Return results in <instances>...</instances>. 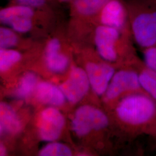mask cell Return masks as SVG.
<instances>
[{
  "mask_svg": "<svg viewBox=\"0 0 156 156\" xmlns=\"http://www.w3.org/2000/svg\"><path fill=\"white\" fill-rule=\"evenodd\" d=\"M136 93H146L140 83L138 72L135 68L122 69L115 73L112 78L104 93V100L112 102Z\"/></svg>",
  "mask_w": 156,
  "mask_h": 156,
  "instance_id": "obj_3",
  "label": "cell"
},
{
  "mask_svg": "<svg viewBox=\"0 0 156 156\" xmlns=\"http://www.w3.org/2000/svg\"><path fill=\"white\" fill-rule=\"evenodd\" d=\"M65 120L62 113L56 108H48L42 112L39 121L41 138L45 141L57 140L62 133Z\"/></svg>",
  "mask_w": 156,
  "mask_h": 156,
  "instance_id": "obj_9",
  "label": "cell"
},
{
  "mask_svg": "<svg viewBox=\"0 0 156 156\" xmlns=\"http://www.w3.org/2000/svg\"><path fill=\"white\" fill-rule=\"evenodd\" d=\"M0 155L1 156H4L6 154V149L4 146L2 145H1L0 147Z\"/></svg>",
  "mask_w": 156,
  "mask_h": 156,
  "instance_id": "obj_22",
  "label": "cell"
},
{
  "mask_svg": "<svg viewBox=\"0 0 156 156\" xmlns=\"http://www.w3.org/2000/svg\"><path fill=\"white\" fill-rule=\"evenodd\" d=\"M149 5L156 8V0H145Z\"/></svg>",
  "mask_w": 156,
  "mask_h": 156,
  "instance_id": "obj_23",
  "label": "cell"
},
{
  "mask_svg": "<svg viewBox=\"0 0 156 156\" xmlns=\"http://www.w3.org/2000/svg\"><path fill=\"white\" fill-rule=\"evenodd\" d=\"M17 37L11 30L4 27L0 28L1 49H10L16 45Z\"/></svg>",
  "mask_w": 156,
  "mask_h": 156,
  "instance_id": "obj_19",
  "label": "cell"
},
{
  "mask_svg": "<svg viewBox=\"0 0 156 156\" xmlns=\"http://www.w3.org/2000/svg\"><path fill=\"white\" fill-rule=\"evenodd\" d=\"M109 0H75L74 6L79 13L93 15L99 13Z\"/></svg>",
  "mask_w": 156,
  "mask_h": 156,
  "instance_id": "obj_15",
  "label": "cell"
},
{
  "mask_svg": "<svg viewBox=\"0 0 156 156\" xmlns=\"http://www.w3.org/2000/svg\"><path fill=\"white\" fill-rule=\"evenodd\" d=\"M135 66L143 89L156 101V73L146 67L143 60H139L135 63Z\"/></svg>",
  "mask_w": 156,
  "mask_h": 156,
  "instance_id": "obj_14",
  "label": "cell"
},
{
  "mask_svg": "<svg viewBox=\"0 0 156 156\" xmlns=\"http://www.w3.org/2000/svg\"><path fill=\"white\" fill-rule=\"evenodd\" d=\"M99 17L101 24L120 31H124L129 26L127 6L121 0H109L101 10Z\"/></svg>",
  "mask_w": 156,
  "mask_h": 156,
  "instance_id": "obj_8",
  "label": "cell"
},
{
  "mask_svg": "<svg viewBox=\"0 0 156 156\" xmlns=\"http://www.w3.org/2000/svg\"><path fill=\"white\" fill-rule=\"evenodd\" d=\"M22 127L20 120L11 106L4 102L0 104L1 134H15Z\"/></svg>",
  "mask_w": 156,
  "mask_h": 156,
  "instance_id": "obj_12",
  "label": "cell"
},
{
  "mask_svg": "<svg viewBox=\"0 0 156 156\" xmlns=\"http://www.w3.org/2000/svg\"><path fill=\"white\" fill-rule=\"evenodd\" d=\"M41 156H69L72 152L67 146L59 143H52L46 145L39 153Z\"/></svg>",
  "mask_w": 156,
  "mask_h": 156,
  "instance_id": "obj_18",
  "label": "cell"
},
{
  "mask_svg": "<svg viewBox=\"0 0 156 156\" xmlns=\"http://www.w3.org/2000/svg\"><path fill=\"white\" fill-rule=\"evenodd\" d=\"M60 48L59 41L53 39L48 44L45 51L46 65L50 71L56 73L64 71L68 64L67 56L60 53Z\"/></svg>",
  "mask_w": 156,
  "mask_h": 156,
  "instance_id": "obj_11",
  "label": "cell"
},
{
  "mask_svg": "<svg viewBox=\"0 0 156 156\" xmlns=\"http://www.w3.org/2000/svg\"><path fill=\"white\" fill-rule=\"evenodd\" d=\"M122 31L100 24L95 29V44L100 56L106 62H116Z\"/></svg>",
  "mask_w": 156,
  "mask_h": 156,
  "instance_id": "obj_5",
  "label": "cell"
},
{
  "mask_svg": "<svg viewBox=\"0 0 156 156\" xmlns=\"http://www.w3.org/2000/svg\"><path fill=\"white\" fill-rule=\"evenodd\" d=\"M117 120L135 135L156 137V101L144 93L128 95L117 103Z\"/></svg>",
  "mask_w": 156,
  "mask_h": 156,
  "instance_id": "obj_1",
  "label": "cell"
},
{
  "mask_svg": "<svg viewBox=\"0 0 156 156\" xmlns=\"http://www.w3.org/2000/svg\"><path fill=\"white\" fill-rule=\"evenodd\" d=\"M130 31L141 50L156 46V24L150 5L145 0H131L127 5Z\"/></svg>",
  "mask_w": 156,
  "mask_h": 156,
  "instance_id": "obj_2",
  "label": "cell"
},
{
  "mask_svg": "<svg viewBox=\"0 0 156 156\" xmlns=\"http://www.w3.org/2000/svg\"><path fill=\"white\" fill-rule=\"evenodd\" d=\"M37 78L32 73H26L23 76L19 84L16 95L19 98H26L32 93L36 86Z\"/></svg>",
  "mask_w": 156,
  "mask_h": 156,
  "instance_id": "obj_16",
  "label": "cell"
},
{
  "mask_svg": "<svg viewBox=\"0 0 156 156\" xmlns=\"http://www.w3.org/2000/svg\"><path fill=\"white\" fill-rule=\"evenodd\" d=\"M35 95L41 102L55 106L61 105L65 101L62 90L48 82H41L35 88Z\"/></svg>",
  "mask_w": 156,
  "mask_h": 156,
  "instance_id": "obj_13",
  "label": "cell"
},
{
  "mask_svg": "<svg viewBox=\"0 0 156 156\" xmlns=\"http://www.w3.org/2000/svg\"><path fill=\"white\" fill-rule=\"evenodd\" d=\"M34 15L33 8L19 5L4 8L0 11L1 22L19 33L27 32L32 27Z\"/></svg>",
  "mask_w": 156,
  "mask_h": 156,
  "instance_id": "obj_6",
  "label": "cell"
},
{
  "mask_svg": "<svg viewBox=\"0 0 156 156\" xmlns=\"http://www.w3.org/2000/svg\"><path fill=\"white\" fill-rule=\"evenodd\" d=\"M90 83L98 95L104 94L115 73L113 67L107 63L90 62L86 66Z\"/></svg>",
  "mask_w": 156,
  "mask_h": 156,
  "instance_id": "obj_10",
  "label": "cell"
},
{
  "mask_svg": "<svg viewBox=\"0 0 156 156\" xmlns=\"http://www.w3.org/2000/svg\"><path fill=\"white\" fill-rule=\"evenodd\" d=\"M21 58L20 54L16 50L9 49H1L0 50V70L4 72Z\"/></svg>",
  "mask_w": 156,
  "mask_h": 156,
  "instance_id": "obj_17",
  "label": "cell"
},
{
  "mask_svg": "<svg viewBox=\"0 0 156 156\" xmlns=\"http://www.w3.org/2000/svg\"><path fill=\"white\" fill-rule=\"evenodd\" d=\"M109 124V120L105 113L94 107L84 105L76 111L72 128L78 135L84 136L92 130L105 129Z\"/></svg>",
  "mask_w": 156,
  "mask_h": 156,
  "instance_id": "obj_4",
  "label": "cell"
},
{
  "mask_svg": "<svg viewBox=\"0 0 156 156\" xmlns=\"http://www.w3.org/2000/svg\"><path fill=\"white\" fill-rule=\"evenodd\" d=\"M19 4L31 8L39 7L45 4V0H16Z\"/></svg>",
  "mask_w": 156,
  "mask_h": 156,
  "instance_id": "obj_21",
  "label": "cell"
},
{
  "mask_svg": "<svg viewBox=\"0 0 156 156\" xmlns=\"http://www.w3.org/2000/svg\"><path fill=\"white\" fill-rule=\"evenodd\" d=\"M62 1H68V0H62Z\"/></svg>",
  "mask_w": 156,
  "mask_h": 156,
  "instance_id": "obj_24",
  "label": "cell"
},
{
  "mask_svg": "<svg viewBox=\"0 0 156 156\" xmlns=\"http://www.w3.org/2000/svg\"><path fill=\"white\" fill-rule=\"evenodd\" d=\"M145 66L156 73V46L142 50Z\"/></svg>",
  "mask_w": 156,
  "mask_h": 156,
  "instance_id": "obj_20",
  "label": "cell"
},
{
  "mask_svg": "<svg viewBox=\"0 0 156 156\" xmlns=\"http://www.w3.org/2000/svg\"><path fill=\"white\" fill-rule=\"evenodd\" d=\"M87 73L83 69L73 67L67 80L60 86L65 97L71 103L81 100L89 89Z\"/></svg>",
  "mask_w": 156,
  "mask_h": 156,
  "instance_id": "obj_7",
  "label": "cell"
},
{
  "mask_svg": "<svg viewBox=\"0 0 156 156\" xmlns=\"http://www.w3.org/2000/svg\"><path fill=\"white\" fill-rule=\"evenodd\" d=\"M155 138V139H156V137H155V138Z\"/></svg>",
  "mask_w": 156,
  "mask_h": 156,
  "instance_id": "obj_25",
  "label": "cell"
}]
</instances>
